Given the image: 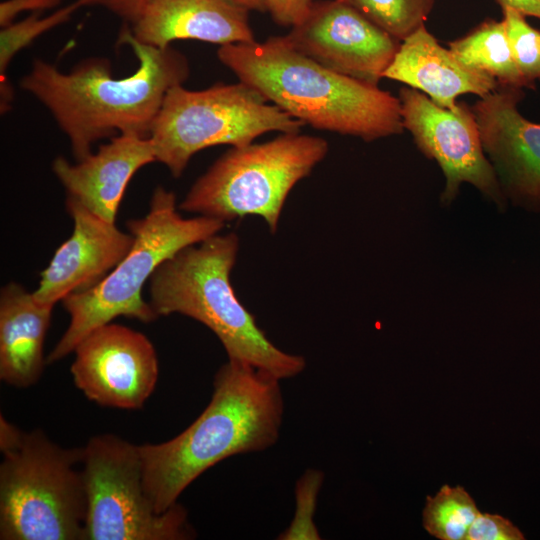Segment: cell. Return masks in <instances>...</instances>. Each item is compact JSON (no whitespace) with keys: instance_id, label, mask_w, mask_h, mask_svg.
<instances>
[{"instance_id":"obj_1","label":"cell","mask_w":540,"mask_h":540,"mask_svg":"<svg viewBox=\"0 0 540 540\" xmlns=\"http://www.w3.org/2000/svg\"><path fill=\"white\" fill-rule=\"evenodd\" d=\"M118 43L128 45L138 61L137 69L126 77L113 76L104 58L85 59L68 73L35 59L20 81L68 137L76 161L91 154L93 144L104 138L149 137L167 92L189 77L187 58L172 46L140 43L127 27Z\"/></svg>"},{"instance_id":"obj_2","label":"cell","mask_w":540,"mask_h":540,"mask_svg":"<svg viewBox=\"0 0 540 540\" xmlns=\"http://www.w3.org/2000/svg\"><path fill=\"white\" fill-rule=\"evenodd\" d=\"M279 382L228 359L214 376L210 402L194 422L168 441L139 445L144 488L156 512L175 505L192 482L224 459L276 444L284 414Z\"/></svg>"},{"instance_id":"obj_3","label":"cell","mask_w":540,"mask_h":540,"mask_svg":"<svg viewBox=\"0 0 540 540\" xmlns=\"http://www.w3.org/2000/svg\"><path fill=\"white\" fill-rule=\"evenodd\" d=\"M217 56L239 81L303 125L367 142L404 130L399 98L326 68L284 36L220 46Z\"/></svg>"},{"instance_id":"obj_4","label":"cell","mask_w":540,"mask_h":540,"mask_svg":"<svg viewBox=\"0 0 540 540\" xmlns=\"http://www.w3.org/2000/svg\"><path fill=\"white\" fill-rule=\"evenodd\" d=\"M239 237L219 233L165 260L149 279V304L160 316L190 317L209 328L229 360L263 370L279 380L296 377L304 357L275 346L237 298L230 280Z\"/></svg>"},{"instance_id":"obj_5","label":"cell","mask_w":540,"mask_h":540,"mask_svg":"<svg viewBox=\"0 0 540 540\" xmlns=\"http://www.w3.org/2000/svg\"><path fill=\"white\" fill-rule=\"evenodd\" d=\"M0 539L83 540L86 494L81 448L0 417Z\"/></svg>"},{"instance_id":"obj_6","label":"cell","mask_w":540,"mask_h":540,"mask_svg":"<svg viewBox=\"0 0 540 540\" xmlns=\"http://www.w3.org/2000/svg\"><path fill=\"white\" fill-rule=\"evenodd\" d=\"M177 209L175 193L156 187L147 215L127 222L134 239L129 253L95 287L62 300L70 322L48 354V364L73 353L86 335L118 316L144 323L158 318L142 297L143 286L165 260L187 246L218 234L226 225L206 216L184 218Z\"/></svg>"},{"instance_id":"obj_7","label":"cell","mask_w":540,"mask_h":540,"mask_svg":"<svg viewBox=\"0 0 540 540\" xmlns=\"http://www.w3.org/2000/svg\"><path fill=\"white\" fill-rule=\"evenodd\" d=\"M328 149L324 138L300 132L231 147L194 182L178 208L225 223L259 216L274 234L289 193Z\"/></svg>"},{"instance_id":"obj_8","label":"cell","mask_w":540,"mask_h":540,"mask_svg":"<svg viewBox=\"0 0 540 540\" xmlns=\"http://www.w3.org/2000/svg\"><path fill=\"white\" fill-rule=\"evenodd\" d=\"M303 124L239 81L203 90L182 85L166 94L149 138L157 162L180 177L197 152L215 145L241 147L268 132L296 133Z\"/></svg>"},{"instance_id":"obj_9","label":"cell","mask_w":540,"mask_h":540,"mask_svg":"<svg viewBox=\"0 0 540 540\" xmlns=\"http://www.w3.org/2000/svg\"><path fill=\"white\" fill-rule=\"evenodd\" d=\"M86 494L83 540H187L196 537L178 502L155 511L143 481L139 445L114 434L92 437L82 447Z\"/></svg>"},{"instance_id":"obj_10","label":"cell","mask_w":540,"mask_h":540,"mask_svg":"<svg viewBox=\"0 0 540 540\" xmlns=\"http://www.w3.org/2000/svg\"><path fill=\"white\" fill-rule=\"evenodd\" d=\"M404 129L413 136L417 148L434 159L445 176L441 202L449 205L462 183L472 184L501 210L506 198L496 173L482 147L471 106L459 102L456 111L435 104L427 95L411 87L399 91Z\"/></svg>"},{"instance_id":"obj_11","label":"cell","mask_w":540,"mask_h":540,"mask_svg":"<svg viewBox=\"0 0 540 540\" xmlns=\"http://www.w3.org/2000/svg\"><path fill=\"white\" fill-rule=\"evenodd\" d=\"M284 37L326 68L376 86L401 44L340 0L313 2L307 16Z\"/></svg>"},{"instance_id":"obj_12","label":"cell","mask_w":540,"mask_h":540,"mask_svg":"<svg viewBox=\"0 0 540 540\" xmlns=\"http://www.w3.org/2000/svg\"><path fill=\"white\" fill-rule=\"evenodd\" d=\"M73 353L74 383L99 405L140 409L154 391L157 353L141 332L110 322L86 335Z\"/></svg>"},{"instance_id":"obj_13","label":"cell","mask_w":540,"mask_h":540,"mask_svg":"<svg viewBox=\"0 0 540 540\" xmlns=\"http://www.w3.org/2000/svg\"><path fill=\"white\" fill-rule=\"evenodd\" d=\"M524 97L523 88L498 85L471 109L505 198L540 211V124L518 111Z\"/></svg>"},{"instance_id":"obj_14","label":"cell","mask_w":540,"mask_h":540,"mask_svg":"<svg viewBox=\"0 0 540 540\" xmlns=\"http://www.w3.org/2000/svg\"><path fill=\"white\" fill-rule=\"evenodd\" d=\"M73 219L72 235L56 250L41 273L34 297L55 305L70 294L87 291L100 283L129 253L133 236L118 229L66 197Z\"/></svg>"},{"instance_id":"obj_15","label":"cell","mask_w":540,"mask_h":540,"mask_svg":"<svg viewBox=\"0 0 540 540\" xmlns=\"http://www.w3.org/2000/svg\"><path fill=\"white\" fill-rule=\"evenodd\" d=\"M156 161L149 137L118 135L84 159L72 164L59 156L52 170L67 198L82 204L102 219L115 223L128 183L145 165Z\"/></svg>"},{"instance_id":"obj_16","label":"cell","mask_w":540,"mask_h":540,"mask_svg":"<svg viewBox=\"0 0 540 540\" xmlns=\"http://www.w3.org/2000/svg\"><path fill=\"white\" fill-rule=\"evenodd\" d=\"M248 12L231 0H149L128 30L138 42L156 48L176 40L251 43L256 40Z\"/></svg>"},{"instance_id":"obj_17","label":"cell","mask_w":540,"mask_h":540,"mask_svg":"<svg viewBox=\"0 0 540 540\" xmlns=\"http://www.w3.org/2000/svg\"><path fill=\"white\" fill-rule=\"evenodd\" d=\"M384 78L404 83L452 111L458 109L460 95L475 94L481 98L498 86L494 78L458 61L425 24L401 41Z\"/></svg>"},{"instance_id":"obj_18","label":"cell","mask_w":540,"mask_h":540,"mask_svg":"<svg viewBox=\"0 0 540 540\" xmlns=\"http://www.w3.org/2000/svg\"><path fill=\"white\" fill-rule=\"evenodd\" d=\"M53 304L38 301L18 283L0 292V378L17 388L40 379L46 359L43 346Z\"/></svg>"},{"instance_id":"obj_19","label":"cell","mask_w":540,"mask_h":540,"mask_svg":"<svg viewBox=\"0 0 540 540\" xmlns=\"http://www.w3.org/2000/svg\"><path fill=\"white\" fill-rule=\"evenodd\" d=\"M448 47L463 65L494 78L498 85L535 89L515 62L502 19H485L464 36L449 42Z\"/></svg>"},{"instance_id":"obj_20","label":"cell","mask_w":540,"mask_h":540,"mask_svg":"<svg viewBox=\"0 0 540 540\" xmlns=\"http://www.w3.org/2000/svg\"><path fill=\"white\" fill-rule=\"evenodd\" d=\"M87 5H91L90 0H75L44 17L40 16V12L31 13L23 20L14 21L1 28L0 92L2 113L10 109L13 100L12 87L7 79V69L14 56L45 32L67 22L78 9Z\"/></svg>"},{"instance_id":"obj_21","label":"cell","mask_w":540,"mask_h":540,"mask_svg":"<svg viewBox=\"0 0 540 540\" xmlns=\"http://www.w3.org/2000/svg\"><path fill=\"white\" fill-rule=\"evenodd\" d=\"M479 513L474 499L463 487L444 485L436 495L427 497L422 512L423 526L438 539L465 540Z\"/></svg>"},{"instance_id":"obj_22","label":"cell","mask_w":540,"mask_h":540,"mask_svg":"<svg viewBox=\"0 0 540 540\" xmlns=\"http://www.w3.org/2000/svg\"><path fill=\"white\" fill-rule=\"evenodd\" d=\"M403 41L425 24L436 0H340Z\"/></svg>"},{"instance_id":"obj_23","label":"cell","mask_w":540,"mask_h":540,"mask_svg":"<svg viewBox=\"0 0 540 540\" xmlns=\"http://www.w3.org/2000/svg\"><path fill=\"white\" fill-rule=\"evenodd\" d=\"M502 14L515 62L526 80L535 86V81H540V29L512 9H502Z\"/></svg>"},{"instance_id":"obj_24","label":"cell","mask_w":540,"mask_h":540,"mask_svg":"<svg viewBox=\"0 0 540 540\" xmlns=\"http://www.w3.org/2000/svg\"><path fill=\"white\" fill-rule=\"evenodd\" d=\"M324 473L309 469L297 481L295 487V515L286 530L278 537L280 540H319L318 529L313 521L317 507L318 494L323 484Z\"/></svg>"},{"instance_id":"obj_25","label":"cell","mask_w":540,"mask_h":540,"mask_svg":"<svg viewBox=\"0 0 540 540\" xmlns=\"http://www.w3.org/2000/svg\"><path fill=\"white\" fill-rule=\"evenodd\" d=\"M522 532L513 523L498 515L479 513L470 525L465 540H522Z\"/></svg>"},{"instance_id":"obj_26","label":"cell","mask_w":540,"mask_h":540,"mask_svg":"<svg viewBox=\"0 0 540 540\" xmlns=\"http://www.w3.org/2000/svg\"><path fill=\"white\" fill-rule=\"evenodd\" d=\"M265 11L283 26L299 24L309 13L313 0H262Z\"/></svg>"},{"instance_id":"obj_27","label":"cell","mask_w":540,"mask_h":540,"mask_svg":"<svg viewBox=\"0 0 540 540\" xmlns=\"http://www.w3.org/2000/svg\"><path fill=\"white\" fill-rule=\"evenodd\" d=\"M62 0H5L0 3V26L15 21L23 12L37 13L57 6Z\"/></svg>"},{"instance_id":"obj_28","label":"cell","mask_w":540,"mask_h":540,"mask_svg":"<svg viewBox=\"0 0 540 540\" xmlns=\"http://www.w3.org/2000/svg\"><path fill=\"white\" fill-rule=\"evenodd\" d=\"M149 0H90L91 5H100L125 23L132 24L142 13Z\"/></svg>"},{"instance_id":"obj_29","label":"cell","mask_w":540,"mask_h":540,"mask_svg":"<svg viewBox=\"0 0 540 540\" xmlns=\"http://www.w3.org/2000/svg\"><path fill=\"white\" fill-rule=\"evenodd\" d=\"M502 9H512L518 13L540 19V0H496Z\"/></svg>"},{"instance_id":"obj_30","label":"cell","mask_w":540,"mask_h":540,"mask_svg":"<svg viewBox=\"0 0 540 540\" xmlns=\"http://www.w3.org/2000/svg\"><path fill=\"white\" fill-rule=\"evenodd\" d=\"M232 2L244 7L245 9L251 11L256 10L260 12L265 11V7L262 0H231Z\"/></svg>"}]
</instances>
